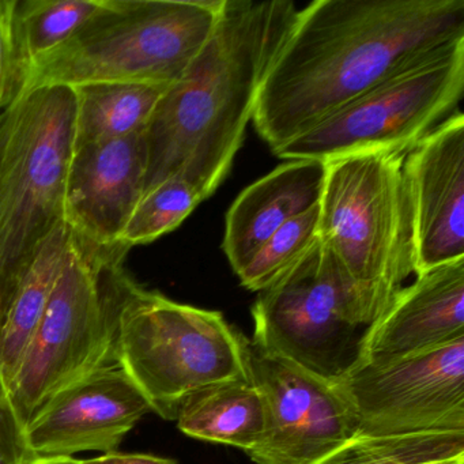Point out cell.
Returning <instances> with one entry per match:
<instances>
[{
	"instance_id": "cell-26",
	"label": "cell",
	"mask_w": 464,
	"mask_h": 464,
	"mask_svg": "<svg viewBox=\"0 0 464 464\" xmlns=\"http://www.w3.org/2000/svg\"><path fill=\"white\" fill-rule=\"evenodd\" d=\"M80 461L81 464H179L175 459L161 458L149 453H123L118 450Z\"/></svg>"
},
{
	"instance_id": "cell-4",
	"label": "cell",
	"mask_w": 464,
	"mask_h": 464,
	"mask_svg": "<svg viewBox=\"0 0 464 464\" xmlns=\"http://www.w3.org/2000/svg\"><path fill=\"white\" fill-rule=\"evenodd\" d=\"M224 0H102L63 45L40 59L17 97L94 83L172 85L208 44Z\"/></svg>"
},
{
	"instance_id": "cell-10",
	"label": "cell",
	"mask_w": 464,
	"mask_h": 464,
	"mask_svg": "<svg viewBox=\"0 0 464 464\" xmlns=\"http://www.w3.org/2000/svg\"><path fill=\"white\" fill-rule=\"evenodd\" d=\"M360 436L464 433V338L355 363L338 382Z\"/></svg>"
},
{
	"instance_id": "cell-22",
	"label": "cell",
	"mask_w": 464,
	"mask_h": 464,
	"mask_svg": "<svg viewBox=\"0 0 464 464\" xmlns=\"http://www.w3.org/2000/svg\"><path fill=\"white\" fill-rule=\"evenodd\" d=\"M202 200L199 192L179 176L157 184L143 192L132 208L119 236L118 246L129 251L173 232Z\"/></svg>"
},
{
	"instance_id": "cell-25",
	"label": "cell",
	"mask_w": 464,
	"mask_h": 464,
	"mask_svg": "<svg viewBox=\"0 0 464 464\" xmlns=\"http://www.w3.org/2000/svg\"><path fill=\"white\" fill-rule=\"evenodd\" d=\"M13 6L14 0H0V113L9 107L15 96Z\"/></svg>"
},
{
	"instance_id": "cell-20",
	"label": "cell",
	"mask_w": 464,
	"mask_h": 464,
	"mask_svg": "<svg viewBox=\"0 0 464 464\" xmlns=\"http://www.w3.org/2000/svg\"><path fill=\"white\" fill-rule=\"evenodd\" d=\"M102 4V0H14L12 34L15 96L32 66L63 45Z\"/></svg>"
},
{
	"instance_id": "cell-6",
	"label": "cell",
	"mask_w": 464,
	"mask_h": 464,
	"mask_svg": "<svg viewBox=\"0 0 464 464\" xmlns=\"http://www.w3.org/2000/svg\"><path fill=\"white\" fill-rule=\"evenodd\" d=\"M75 93L34 89L0 113V316L48 236L64 222Z\"/></svg>"
},
{
	"instance_id": "cell-23",
	"label": "cell",
	"mask_w": 464,
	"mask_h": 464,
	"mask_svg": "<svg viewBox=\"0 0 464 464\" xmlns=\"http://www.w3.org/2000/svg\"><path fill=\"white\" fill-rule=\"evenodd\" d=\"M319 214L317 205L276 230L237 274L241 285L260 293L292 270L319 241Z\"/></svg>"
},
{
	"instance_id": "cell-8",
	"label": "cell",
	"mask_w": 464,
	"mask_h": 464,
	"mask_svg": "<svg viewBox=\"0 0 464 464\" xmlns=\"http://www.w3.org/2000/svg\"><path fill=\"white\" fill-rule=\"evenodd\" d=\"M463 92L461 42L387 78L273 153L327 162L368 151H410L452 115Z\"/></svg>"
},
{
	"instance_id": "cell-7",
	"label": "cell",
	"mask_w": 464,
	"mask_h": 464,
	"mask_svg": "<svg viewBox=\"0 0 464 464\" xmlns=\"http://www.w3.org/2000/svg\"><path fill=\"white\" fill-rule=\"evenodd\" d=\"M248 344L221 312L179 304L135 284L121 311L118 363L151 411L175 420L197 391L251 377Z\"/></svg>"
},
{
	"instance_id": "cell-27",
	"label": "cell",
	"mask_w": 464,
	"mask_h": 464,
	"mask_svg": "<svg viewBox=\"0 0 464 464\" xmlns=\"http://www.w3.org/2000/svg\"><path fill=\"white\" fill-rule=\"evenodd\" d=\"M25 464H81V461L74 458H47L29 459Z\"/></svg>"
},
{
	"instance_id": "cell-18",
	"label": "cell",
	"mask_w": 464,
	"mask_h": 464,
	"mask_svg": "<svg viewBox=\"0 0 464 464\" xmlns=\"http://www.w3.org/2000/svg\"><path fill=\"white\" fill-rule=\"evenodd\" d=\"M70 235V227L63 222L48 236L0 316V376L7 385L53 295L66 256Z\"/></svg>"
},
{
	"instance_id": "cell-2",
	"label": "cell",
	"mask_w": 464,
	"mask_h": 464,
	"mask_svg": "<svg viewBox=\"0 0 464 464\" xmlns=\"http://www.w3.org/2000/svg\"><path fill=\"white\" fill-rule=\"evenodd\" d=\"M298 9L293 0H224L206 47L162 94L148 127L143 192L183 178L202 199L232 167L266 74Z\"/></svg>"
},
{
	"instance_id": "cell-28",
	"label": "cell",
	"mask_w": 464,
	"mask_h": 464,
	"mask_svg": "<svg viewBox=\"0 0 464 464\" xmlns=\"http://www.w3.org/2000/svg\"><path fill=\"white\" fill-rule=\"evenodd\" d=\"M418 464H464V453L450 456V458L434 459V460L423 461Z\"/></svg>"
},
{
	"instance_id": "cell-16",
	"label": "cell",
	"mask_w": 464,
	"mask_h": 464,
	"mask_svg": "<svg viewBox=\"0 0 464 464\" xmlns=\"http://www.w3.org/2000/svg\"><path fill=\"white\" fill-rule=\"evenodd\" d=\"M327 162L292 160L246 187L227 214L225 255L236 274L284 225L319 205Z\"/></svg>"
},
{
	"instance_id": "cell-15",
	"label": "cell",
	"mask_w": 464,
	"mask_h": 464,
	"mask_svg": "<svg viewBox=\"0 0 464 464\" xmlns=\"http://www.w3.org/2000/svg\"><path fill=\"white\" fill-rule=\"evenodd\" d=\"M415 276L363 330L355 363L406 357L464 338V259Z\"/></svg>"
},
{
	"instance_id": "cell-3",
	"label": "cell",
	"mask_w": 464,
	"mask_h": 464,
	"mask_svg": "<svg viewBox=\"0 0 464 464\" xmlns=\"http://www.w3.org/2000/svg\"><path fill=\"white\" fill-rule=\"evenodd\" d=\"M409 151H368L327 161L319 240L330 252L363 328L415 274L414 225L404 180Z\"/></svg>"
},
{
	"instance_id": "cell-11",
	"label": "cell",
	"mask_w": 464,
	"mask_h": 464,
	"mask_svg": "<svg viewBox=\"0 0 464 464\" xmlns=\"http://www.w3.org/2000/svg\"><path fill=\"white\" fill-rule=\"evenodd\" d=\"M252 382L265 401V433L248 450L257 464H316L357 436L354 411L338 384L248 344Z\"/></svg>"
},
{
	"instance_id": "cell-1",
	"label": "cell",
	"mask_w": 464,
	"mask_h": 464,
	"mask_svg": "<svg viewBox=\"0 0 464 464\" xmlns=\"http://www.w3.org/2000/svg\"><path fill=\"white\" fill-rule=\"evenodd\" d=\"M464 42V0H316L298 10L255 107L282 148L387 78Z\"/></svg>"
},
{
	"instance_id": "cell-21",
	"label": "cell",
	"mask_w": 464,
	"mask_h": 464,
	"mask_svg": "<svg viewBox=\"0 0 464 464\" xmlns=\"http://www.w3.org/2000/svg\"><path fill=\"white\" fill-rule=\"evenodd\" d=\"M464 453V433L357 436L316 464H418Z\"/></svg>"
},
{
	"instance_id": "cell-9",
	"label": "cell",
	"mask_w": 464,
	"mask_h": 464,
	"mask_svg": "<svg viewBox=\"0 0 464 464\" xmlns=\"http://www.w3.org/2000/svg\"><path fill=\"white\" fill-rule=\"evenodd\" d=\"M260 352L338 384L357 362L362 325L330 252L314 248L252 306ZM365 330V328H363Z\"/></svg>"
},
{
	"instance_id": "cell-13",
	"label": "cell",
	"mask_w": 464,
	"mask_h": 464,
	"mask_svg": "<svg viewBox=\"0 0 464 464\" xmlns=\"http://www.w3.org/2000/svg\"><path fill=\"white\" fill-rule=\"evenodd\" d=\"M415 274L464 259V116L452 113L406 154Z\"/></svg>"
},
{
	"instance_id": "cell-5",
	"label": "cell",
	"mask_w": 464,
	"mask_h": 464,
	"mask_svg": "<svg viewBox=\"0 0 464 464\" xmlns=\"http://www.w3.org/2000/svg\"><path fill=\"white\" fill-rule=\"evenodd\" d=\"M126 252L70 235L53 295L7 385L25 428L56 393L118 362L121 311L137 284L124 270Z\"/></svg>"
},
{
	"instance_id": "cell-19",
	"label": "cell",
	"mask_w": 464,
	"mask_h": 464,
	"mask_svg": "<svg viewBox=\"0 0 464 464\" xmlns=\"http://www.w3.org/2000/svg\"><path fill=\"white\" fill-rule=\"evenodd\" d=\"M170 85L94 83L75 93V146L119 140L145 131Z\"/></svg>"
},
{
	"instance_id": "cell-17",
	"label": "cell",
	"mask_w": 464,
	"mask_h": 464,
	"mask_svg": "<svg viewBox=\"0 0 464 464\" xmlns=\"http://www.w3.org/2000/svg\"><path fill=\"white\" fill-rule=\"evenodd\" d=\"M175 420L187 436L248 452L265 433V401L251 377L218 382L189 395Z\"/></svg>"
},
{
	"instance_id": "cell-14",
	"label": "cell",
	"mask_w": 464,
	"mask_h": 464,
	"mask_svg": "<svg viewBox=\"0 0 464 464\" xmlns=\"http://www.w3.org/2000/svg\"><path fill=\"white\" fill-rule=\"evenodd\" d=\"M146 164L143 132L74 146L64 192V222L70 230L99 248L118 246L142 197Z\"/></svg>"
},
{
	"instance_id": "cell-24",
	"label": "cell",
	"mask_w": 464,
	"mask_h": 464,
	"mask_svg": "<svg viewBox=\"0 0 464 464\" xmlns=\"http://www.w3.org/2000/svg\"><path fill=\"white\" fill-rule=\"evenodd\" d=\"M29 459L25 426L10 399L6 382L0 376V464H25Z\"/></svg>"
},
{
	"instance_id": "cell-12",
	"label": "cell",
	"mask_w": 464,
	"mask_h": 464,
	"mask_svg": "<svg viewBox=\"0 0 464 464\" xmlns=\"http://www.w3.org/2000/svg\"><path fill=\"white\" fill-rule=\"evenodd\" d=\"M151 411L118 362L97 369L56 393L25 428L31 459L72 458L85 450L115 452Z\"/></svg>"
}]
</instances>
